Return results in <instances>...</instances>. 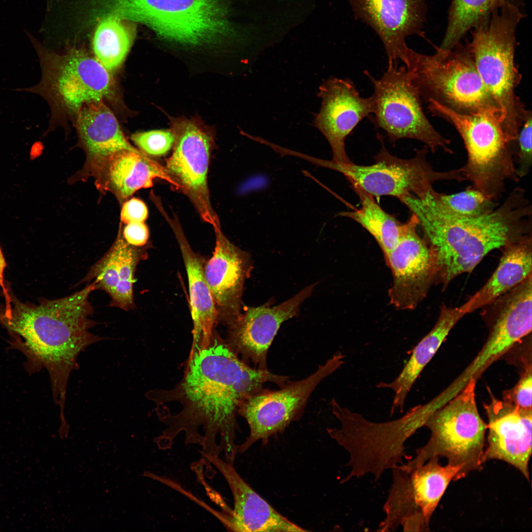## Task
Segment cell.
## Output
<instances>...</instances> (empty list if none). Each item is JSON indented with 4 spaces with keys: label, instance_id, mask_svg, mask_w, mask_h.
Segmentation results:
<instances>
[{
    "label": "cell",
    "instance_id": "obj_28",
    "mask_svg": "<svg viewBox=\"0 0 532 532\" xmlns=\"http://www.w3.org/2000/svg\"><path fill=\"white\" fill-rule=\"evenodd\" d=\"M391 469L393 482L383 506L386 515L377 531H394L399 526L405 532L429 531V524L413 500L408 471L403 464Z\"/></svg>",
    "mask_w": 532,
    "mask_h": 532
},
{
    "label": "cell",
    "instance_id": "obj_25",
    "mask_svg": "<svg viewBox=\"0 0 532 532\" xmlns=\"http://www.w3.org/2000/svg\"><path fill=\"white\" fill-rule=\"evenodd\" d=\"M75 125L88 157V165L122 150L136 149L127 140L115 116L104 100L85 105Z\"/></svg>",
    "mask_w": 532,
    "mask_h": 532
},
{
    "label": "cell",
    "instance_id": "obj_2",
    "mask_svg": "<svg viewBox=\"0 0 532 532\" xmlns=\"http://www.w3.org/2000/svg\"><path fill=\"white\" fill-rule=\"evenodd\" d=\"M96 289L94 281L80 291L38 305L23 303L11 298L8 318L0 315V323L12 337L11 347L26 359L25 367L32 373L44 368L48 371L53 395L64 412L66 386L76 359L85 348L102 338L89 330L96 323L89 318L93 307L89 301Z\"/></svg>",
    "mask_w": 532,
    "mask_h": 532
},
{
    "label": "cell",
    "instance_id": "obj_24",
    "mask_svg": "<svg viewBox=\"0 0 532 532\" xmlns=\"http://www.w3.org/2000/svg\"><path fill=\"white\" fill-rule=\"evenodd\" d=\"M466 313L461 306L441 307L438 320L432 330L415 346L409 359L399 375L392 382H380L377 387L394 392L391 408L392 415L396 411L403 412L407 396L424 367L434 356L455 324Z\"/></svg>",
    "mask_w": 532,
    "mask_h": 532
},
{
    "label": "cell",
    "instance_id": "obj_32",
    "mask_svg": "<svg viewBox=\"0 0 532 532\" xmlns=\"http://www.w3.org/2000/svg\"><path fill=\"white\" fill-rule=\"evenodd\" d=\"M135 35L133 22L114 17L101 19L96 29L93 48L96 58L109 72L124 61Z\"/></svg>",
    "mask_w": 532,
    "mask_h": 532
},
{
    "label": "cell",
    "instance_id": "obj_20",
    "mask_svg": "<svg viewBox=\"0 0 532 532\" xmlns=\"http://www.w3.org/2000/svg\"><path fill=\"white\" fill-rule=\"evenodd\" d=\"M488 445L482 463L499 460L518 469L530 482L532 455V410L520 409L512 402L494 400L487 406Z\"/></svg>",
    "mask_w": 532,
    "mask_h": 532
},
{
    "label": "cell",
    "instance_id": "obj_33",
    "mask_svg": "<svg viewBox=\"0 0 532 532\" xmlns=\"http://www.w3.org/2000/svg\"><path fill=\"white\" fill-rule=\"evenodd\" d=\"M426 197L441 212L462 218L484 216L491 212L499 204L472 185L457 193L448 195L436 191Z\"/></svg>",
    "mask_w": 532,
    "mask_h": 532
},
{
    "label": "cell",
    "instance_id": "obj_16",
    "mask_svg": "<svg viewBox=\"0 0 532 532\" xmlns=\"http://www.w3.org/2000/svg\"><path fill=\"white\" fill-rule=\"evenodd\" d=\"M417 219L412 214L399 241L385 256L393 276L389 291L390 303L398 309L416 307L436 276L433 254L417 233Z\"/></svg>",
    "mask_w": 532,
    "mask_h": 532
},
{
    "label": "cell",
    "instance_id": "obj_23",
    "mask_svg": "<svg viewBox=\"0 0 532 532\" xmlns=\"http://www.w3.org/2000/svg\"><path fill=\"white\" fill-rule=\"evenodd\" d=\"M531 331L532 275L505 297L489 338L469 370L471 378H475Z\"/></svg>",
    "mask_w": 532,
    "mask_h": 532
},
{
    "label": "cell",
    "instance_id": "obj_29",
    "mask_svg": "<svg viewBox=\"0 0 532 532\" xmlns=\"http://www.w3.org/2000/svg\"><path fill=\"white\" fill-rule=\"evenodd\" d=\"M508 6L525 11V0H451L446 29L439 47L452 50L468 31L488 20L494 11Z\"/></svg>",
    "mask_w": 532,
    "mask_h": 532
},
{
    "label": "cell",
    "instance_id": "obj_4",
    "mask_svg": "<svg viewBox=\"0 0 532 532\" xmlns=\"http://www.w3.org/2000/svg\"><path fill=\"white\" fill-rule=\"evenodd\" d=\"M98 9L102 17L143 24L182 45L216 44L235 33L224 0H98Z\"/></svg>",
    "mask_w": 532,
    "mask_h": 532
},
{
    "label": "cell",
    "instance_id": "obj_13",
    "mask_svg": "<svg viewBox=\"0 0 532 532\" xmlns=\"http://www.w3.org/2000/svg\"><path fill=\"white\" fill-rule=\"evenodd\" d=\"M344 359L345 356L338 352L308 377L288 381L277 390L264 389L245 399L237 414L246 420L250 434L238 445L237 454L245 452L259 440L265 443L271 436L282 432L292 422L299 419L312 393L344 364Z\"/></svg>",
    "mask_w": 532,
    "mask_h": 532
},
{
    "label": "cell",
    "instance_id": "obj_6",
    "mask_svg": "<svg viewBox=\"0 0 532 532\" xmlns=\"http://www.w3.org/2000/svg\"><path fill=\"white\" fill-rule=\"evenodd\" d=\"M331 406L340 426L327 428V432L349 456L346 466L351 469L341 483L368 474L377 480L385 471L402 464L406 441L425 426L429 416L424 405L417 406L398 419L375 422L334 399Z\"/></svg>",
    "mask_w": 532,
    "mask_h": 532
},
{
    "label": "cell",
    "instance_id": "obj_38",
    "mask_svg": "<svg viewBox=\"0 0 532 532\" xmlns=\"http://www.w3.org/2000/svg\"><path fill=\"white\" fill-rule=\"evenodd\" d=\"M148 216L145 204L140 200L133 198L126 201L121 212V220L125 224L144 222Z\"/></svg>",
    "mask_w": 532,
    "mask_h": 532
},
{
    "label": "cell",
    "instance_id": "obj_1",
    "mask_svg": "<svg viewBox=\"0 0 532 532\" xmlns=\"http://www.w3.org/2000/svg\"><path fill=\"white\" fill-rule=\"evenodd\" d=\"M288 377L251 367L214 331L206 341L192 345L183 375L173 388L149 391L147 397L157 406L177 403L172 413L157 412L166 426L154 442L170 449L180 432L186 444L199 445L202 457L225 454L233 464L237 454L236 415L247 398L262 391L264 384L281 386Z\"/></svg>",
    "mask_w": 532,
    "mask_h": 532
},
{
    "label": "cell",
    "instance_id": "obj_19",
    "mask_svg": "<svg viewBox=\"0 0 532 532\" xmlns=\"http://www.w3.org/2000/svg\"><path fill=\"white\" fill-rule=\"evenodd\" d=\"M214 228L215 247L212 256L203 264V274L218 319L228 325L241 312L244 284L253 268V261L248 253L226 238L220 227Z\"/></svg>",
    "mask_w": 532,
    "mask_h": 532
},
{
    "label": "cell",
    "instance_id": "obj_11",
    "mask_svg": "<svg viewBox=\"0 0 532 532\" xmlns=\"http://www.w3.org/2000/svg\"><path fill=\"white\" fill-rule=\"evenodd\" d=\"M380 150L374 157L375 163L363 166L338 163L313 158L311 163L337 171L350 182L357 185L372 197L388 196L400 200L412 194L423 199L436 192L433 184L438 181H465L460 168L447 171L434 169L427 160L429 148L424 146L409 159L398 158L390 154L382 142Z\"/></svg>",
    "mask_w": 532,
    "mask_h": 532
},
{
    "label": "cell",
    "instance_id": "obj_22",
    "mask_svg": "<svg viewBox=\"0 0 532 532\" xmlns=\"http://www.w3.org/2000/svg\"><path fill=\"white\" fill-rule=\"evenodd\" d=\"M87 167L96 178L98 189L112 193L120 200L141 188L152 187L156 178L178 187L165 168L137 149L117 152Z\"/></svg>",
    "mask_w": 532,
    "mask_h": 532
},
{
    "label": "cell",
    "instance_id": "obj_26",
    "mask_svg": "<svg viewBox=\"0 0 532 532\" xmlns=\"http://www.w3.org/2000/svg\"><path fill=\"white\" fill-rule=\"evenodd\" d=\"M498 267L488 281L461 305L466 314L495 301L532 275L531 235L503 247Z\"/></svg>",
    "mask_w": 532,
    "mask_h": 532
},
{
    "label": "cell",
    "instance_id": "obj_37",
    "mask_svg": "<svg viewBox=\"0 0 532 532\" xmlns=\"http://www.w3.org/2000/svg\"><path fill=\"white\" fill-rule=\"evenodd\" d=\"M532 367L527 368L510 394L505 399L512 402L521 410H532Z\"/></svg>",
    "mask_w": 532,
    "mask_h": 532
},
{
    "label": "cell",
    "instance_id": "obj_40",
    "mask_svg": "<svg viewBox=\"0 0 532 532\" xmlns=\"http://www.w3.org/2000/svg\"><path fill=\"white\" fill-rule=\"evenodd\" d=\"M6 266V263L0 247V286L5 299V308L4 314H1L4 317L9 316L11 309V297L6 286L4 277V272Z\"/></svg>",
    "mask_w": 532,
    "mask_h": 532
},
{
    "label": "cell",
    "instance_id": "obj_31",
    "mask_svg": "<svg viewBox=\"0 0 532 532\" xmlns=\"http://www.w3.org/2000/svg\"><path fill=\"white\" fill-rule=\"evenodd\" d=\"M361 202V207L340 215L351 218L366 230L377 241L385 256L397 245L403 234L406 222L402 223L385 212L372 196L357 185L350 183Z\"/></svg>",
    "mask_w": 532,
    "mask_h": 532
},
{
    "label": "cell",
    "instance_id": "obj_9",
    "mask_svg": "<svg viewBox=\"0 0 532 532\" xmlns=\"http://www.w3.org/2000/svg\"><path fill=\"white\" fill-rule=\"evenodd\" d=\"M432 114L444 118L456 128L467 152L461 168L465 180L489 199L498 201L508 181L517 182L516 143L510 142L498 117L489 113L462 114L431 101Z\"/></svg>",
    "mask_w": 532,
    "mask_h": 532
},
{
    "label": "cell",
    "instance_id": "obj_36",
    "mask_svg": "<svg viewBox=\"0 0 532 532\" xmlns=\"http://www.w3.org/2000/svg\"><path fill=\"white\" fill-rule=\"evenodd\" d=\"M532 113L526 116L516 140V173L521 179L527 176L532 165Z\"/></svg>",
    "mask_w": 532,
    "mask_h": 532
},
{
    "label": "cell",
    "instance_id": "obj_30",
    "mask_svg": "<svg viewBox=\"0 0 532 532\" xmlns=\"http://www.w3.org/2000/svg\"><path fill=\"white\" fill-rule=\"evenodd\" d=\"M438 460V457H433L414 468L404 467L408 471L414 501L428 524L450 482L461 469L449 464L442 466Z\"/></svg>",
    "mask_w": 532,
    "mask_h": 532
},
{
    "label": "cell",
    "instance_id": "obj_17",
    "mask_svg": "<svg viewBox=\"0 0 532 532\" xmlns=\"http://www.w3.org/2000/svg\"><path fill=\"white\" fill-rule=\"evenodd\" d=\"M354 17L368 25L379 37L388 64L404 62L406 38L425 37L427 0H347Z\"/></svg>",
    "mask_w": 532,
    "mask_h": 532
},
{
    "label": "cell",
    "instance_id": "obj_39",
    "mask_svg": "<svg viewBox=\"0 0 532 532\" xmlns=\"http://www.w3.org/2000/svg\"><path fill=\"white\" fill-rule=\"evenodd\" d=\"M149 231L144 222H132L127 224L123 232V238L130 245L135 247L144 245L149 237Z\"/></svg>",
    "mask_w": 532,
    "mask_h": 532
},
{
    "label": "cell",
    "instance_id": "obj_5",
    "mask_svg": "<svg viewBox=\"0 0 532 532\" xmlns=\"http://www.w3.org/2000/svg\"><path fill=\"white\" fill-rule=\"evenodd\" d=\"M525 16L513 6L497 9L472 29L468 43L477 71L501 111L503 130L512 142L530 111L516 94L521 79L515 62L516 32Z\"/></svg>",
    "mask_w": 532,
    "mask_h": 532
},
{
    "label": "cell",
    "instance_id": "obj_3",
    "mask_svg": "<svg viewBox=\"0 0 532 532\" xmlns=\"http://www.w3.org/2000/svg\"><path fill=\"white\" fill-rule=\"evenodd\" d=\"M399 200L417 218L444 287L471 272L490 251L531 235L532 205L520 187L491 212L475 218L443 213L426 197L409 194Z\"/></svg>",
    "mask_w": 532,
    "mask_h": 532
},
{
    "label": "cell",
    "instance_id": "obj_34",
    "mask_svg": "<svg viewBox=\"0 0 532 532\" xmlns=\"http://www.w3.org/2000/svg\"><path fill=\"white\" fill-rule=\"evenodd\" d=\"M138 247L129 244L119 234L112 248L118 269L119 283L110 305L129 310L134 306L133 295L134 270L138 262L145 256Z\"/></svg>",
    "mask_w": 532,
    "mask_h": 532
},
{
    "label": "cell",
    "instance_id": "obj_7",
    "mask_svg": "<svg viewBox=\"0 0 532 532\" xmlns=\"http://www.w3.org/2000/svg\"><path fill=\"white\" fill-rule=\"evenodd\" d=\"M432 55L407 50L404 66L423 101H435L462 114L501 113L475 68L468 44L452 50L435 48Z\"/></svg>",
    "mask_w": 532,
    "mask_h": 532
},
{
    "label": "cell",
    "instance_id": "obj_8",
    "mask_svg": "<svg viewBox=\"0 0 532 532\" xmlns=\"http://www.w3.org/2000/svg\"><path fill=\"white\" fill-rule=\"evenodd\" d=\"M27 34L39 57L42 77L35 86L18 90L38 94L47 100L51 110L50 130L63 120L75 121L85 105L113 95L114 79L96 58L75 48L57 53Z\"/></svg>",
    "mask_w": 532,
    "mask_h": 532
},
{
    "label": "cell",
    "instance_id": "obj_18",
    "mask_svg": "<svg viewBox=\"0 0 532 532\" xmlns=\"http://www.w3.org/2000/svg\"><path fill=\"white\" fill-rule=\"evenodd\" d=\"M321 107L315 115V127L329 143L332 161L338 163L351 161L345 148V141L358 124L370 118L374 109L372 96H361L354 83L348 78L331 77L319 87Z\"/></svg>",
    "mask_w": 532,
    "mask_h": 532
},
{
    "label": "cell",
    "instance_id": "obj_12",
    "mask_svg": "<svg viewBox=\"0 0 532 532\" xmlns=\"http://www.w3.org/2000/svg\"><path fill=\"white\" fill-rule=\"evenodd\" d=\"M365 74L374 90V109L370 119L385 132L390 142L413 139L424 143L432 153L439 149L453 153L451 141L442 136L426 117L420 96L404 66L388 64L378 79L366 70Z\"/></svg>",
    "mask_w": 532,
    "mask_h": 532
},
{
    "label": "cell",
    "instance_id": "obj_21",
    "mask_svg": "<svg viewBox=\"0 0 532 532\" xmlns=\"http://www.w3.org/2000/svg\"><path fill=\"white\" fill-rule=\"evenodd\" d=\"M222 474L232 493L234 506L223 524L233 532H306L273 508L242 479L233 466L219 456L203 457Z\"/></svg>",
    "mask_w": 532,
    "mask_h": 532
},
{
    "label": "cell",
    "instance_id": "obj_27",
    "mask_svg": "<svg viewBox=\"0 0 532 532\" xmlns=\"http://www.w3.org/2000/svg\"><path fill=\"white\" fill-rule=\"evenodd\" d=\"M174 229L188 277L193 321L192 343L201 342L209 339L213 334L218 319L217 312L204 279L202 261L192 249L181 232Z\"/></svg>",
    "mask_w": 532,
    "mask_h": 532
},
{
    "label": "cell",
    "instance_id": "obj_15",
    "mask_svg": "<svg viewBox=\"0 0 532 532\" xmlns=\"http://www.w3.org/2000/svg\"><path fill=\"white\" fill-rule=\"evenodd\" d=\"M315 284L303 289L284 302L271 306L270 301L258 307H247L228 324L226 340L245 363L266 370L269 348L281 324L299 315L302 303L309 298Z\"/></svg>",
    "mask_w": 532,
    "mask_h": 532
},
{
    "label": "cell",
    "instance_id": "obj_10",
    "mask_svg": "<svg viewBox=\"0 0 532 532\" xmlns=\"http://www.w3.org/2000/svg\"><path fill=\"white\" fill-rule=\"evenodd\" d=\"M476 379L470 378L445 406L437 408L425 426L431 432L428 442L416 451L415 458L403 465L411 469L433 457H445L448 464L460 467L454 479L481 469L487 425L479 415L475 401Z\"/></svg>",
    "mask_w": 532,
    "mask_h": 532
},
{
    "label": "cell",
    "instance_id": "obj_14",
    "mask_svg": "<svg viewBox=\"0 0 532 532\" xmlns=\"http://www.w3.org/2000/svg\"><path fill=\"white\" fill-rule=\"evenodd\" d=\"M174 137L166 169L197 208L201 218L220 227L210 200L207 173L213 143L212 129L200 119L169 117Z\"/></svg>",
    "mask_w": 532,
    "mask_h": 532
},
{
    "label": "cell",
    "instance_id": "obj_35",
    "mask_svg": "<svg viewBox=\"0 0 532 532\" xmlns=\"http://www.w3.org/2000/svg\"><path fill=\"white\" fill-rule=\"evenodd\" d=\"M131 139L144 153L160 156L171 149L174 137L170 129L157 130L133 134Z\"/></svg>",
    "mask_w": 532,
    "mask_h": 532
}]
</instances>
